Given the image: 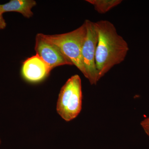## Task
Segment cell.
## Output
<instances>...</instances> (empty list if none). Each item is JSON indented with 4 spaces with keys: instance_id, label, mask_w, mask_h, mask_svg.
<instances>
[{
    "instance_id": "1",
    "label": "cell",
    "mask_w": 149,
    "mask_h": 149,
    "mask_svg": "<svg viewBox=\"0 0 149 149\" xmlns=\"http://www.w3.org/2000/svg\"><path fill=\"white\" fill-rule=\"evenodd\" d=\"M95 24L98 33L95 62L100 80L115 65L123 61L129 47L111 22L102 20Z\"/></svg>"
},
{
    "instance_id": "2",
    "label": "cell",
    "mask_w": 149,
    "mask_h": 149,
    "mask_svg": "<svg viewBox=\"0 0 149 149\" xmlns=\"http://www.w3.org/2000/svg\"><path fill=\"white\" fill-rule=\"evenodd\" d=\"M87 33V27L84 22L77 29L67 33L54 35L42 34L46 40L56 46L85 76L82 52Z\"/></svg>"
},
{
    "instance_id": "3",
    "label": "cell",
    "mask_w": 149,
    "mask_h": 149,
    "mask_svg": "<svg viewBox=\"0 0 149 149\" xmlns=\"http://www.w3.org/2000/svg\"><path fill=\"white\" fill-rule=\"evenodd\" d=\"M82 105L81 80L79 75L75 74L62 88L57 103L56 110L63 119L70 121L79 114Z\"/></svg>"
},
{
    "instance_id": "4",
    "label": "cell",
    "mask_w": 149,
    "mask_h": 149,
    "mask_svg": "<svg viewBox=\"0 0 149 149\" xmlns=\"http://www.w3.org/2000/svg\"><path fill=\"white\" fill-rule=\"evenodd\" d=\"M85 22L87 27V33L82 52L85 71V76L91 85H96L100 80L95 62L98 33L95 22L86 20Z\"/></svg>"
},
{
    "instance_id": "5",
    "label": "cell",
    "mask_w": 149,
    "mask_h": 149,
    "mask_svg": "<svg viewBox=\"0 0 149 149\" xmlns=\"http://www.w3.org/2000/svg\"><path fill=\"white\" fill-rule=\"evenodd\" d=\"M35 49L39 56L47 65L51 70L57 67L73 65L56 46L46 40L42 34H37Z\"/></svg>"
},
{
    "instance_id": "6",
    "label": "cell",
    "mask_w": 149,
    "mask_h": 149,
    "mask_svg": "<svg viewBox=\"0 0 149 149\" xmlns=\"http://www.w3.org/2000/svg\"><path fill=\"white\" fill-rule=\"evenodd\" d=\"M51 71L46 63L36 54L23 63L21 72L25 80L31 83H37L44 80Z\"/></svg>"
},
{
    "instance_id": "7",
    "label": "cell",
    "mask_w": 149,
    "mask_h": 149,
    "mask_svg": "<svg viewBox=\"0 0 149 149\" xmlns=\"http://www.w3.org/2000/svg\"><path fill=\"white\" fill-rule=\"evenodd\" d=\"M36 4L33 0H11L6 3L0 4V14L3 15L5 13L15 12L29 18L33 16L32 9Z\"/></svg>"
},
{
    "instance_id": "8",
    "label": "cell",
    "mask_w": 149,
    "mask_h": 149,
    "mask_svg": "<svg viewBox=\"0 0 149 149\" xmlns=\"http://www.w3.org/2000/svg\"><path fill=\"white\" fill-rule=\"evenodd\" d=\"M93 5L95 10L100 14L106 13L113 8L120 4L121 0H87Z\"/></svg>"
},
{
    "instance_id": "9",
    "label": "cell",
    "mask_w": 149,
    "mask_h": 149,
    "mask_svg": "<svg viewBox=\"0 0 149 149\" xmlns=\"http://www.w3.org/2000/svg\"><path fill=\"white\" fill-rule=\"evenodd\" d=\"M141 125L145 133L149 137V116L142 120Z\"/></svg>"
},
{
    "instance_id": "10",
    "label": "cell",
    "mask_w": 149,
    "mask_h": 149,
    "mask_svg": "<svg viewBox=\"0 0 149 149\" xmlns=\"http://www.w3.org/2000/svg\"><path fill=\"white\" fill-rule=\"evenodd\" d=\"M6 26V23L2 15L0 14V29H3L5 28Z\"/></svg>"
},
{
    "instance_id": "11",
    "label": "cell",
    "mask_w": 149,
    "mask_h": 149,
    "mask_svg": "<svg viewBox=\"0 0 149 149\" xmlns=\"http://www.w3.org/2000/svg\"><path fill=\"white\" fill-rule=\"evenodd\" d=\"M1 139H0V144H1Z\"/></svg>"
}]
</instances>
